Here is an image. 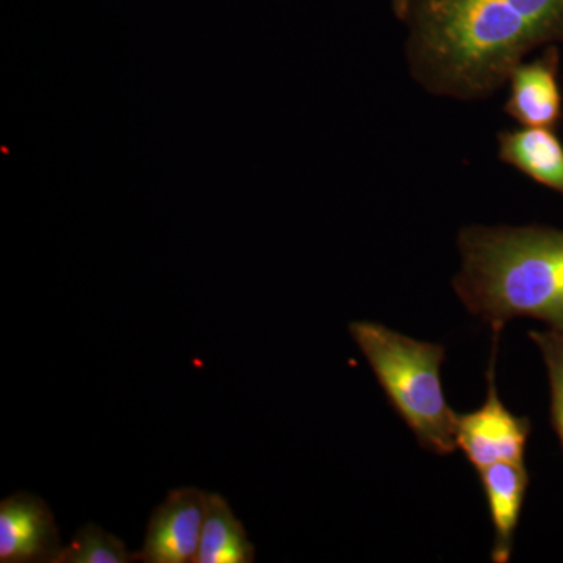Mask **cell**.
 Wrapping results in <instances>:
<instances>
[{"label": "cell", "mask_w": 563, "mask_h": 563, "mask_svg": "<svg viewBox=\"0 0 563 563\" xmlns=\"http://www.w3.org/2000/svg\"><path fill=\"white\" fill-rule=\"evenodd\" d=\"M559 46L544 47L536 58L521 62L510 74L506 113L520 128L555 129L563 117Z\"/></svg>", "instance_id": "obj_7"}, {"label": "cell", "mask_w": 563, "mask_h": 563, "mask_svg": "<svg viewBox=\"0 0 563 563\" xmlns=\"http://www.w3.org/2000/svg\"><path fill=\"white\" fill-rule=\"evenodd\" d=\"M529 339L539 347L551 390V426L563 448V332L548 331L529 332Z\"/></svg>", "instance_id": "obj_12"}, {"label": "cell", "mask_w": 563, "mask_h": 563, "mask_svg": "<svg viewBox=\"0 0 563 563\" xmlns=\"http://www.w3.org/2000/svg\"><path fill=\"white\" fill-rule=\"evenodd\" d=\"M352 340L372 366L388 402L424 450L453 454L455 410L444 396L442 365L446 350L420 342L373 321L350 324Z\"/></svg>", "instance_id": "obj_3"}, {"label": "cell", "mask_w": 563, "mask_h": 563, "mask_svg": "<svg viewBox=\"0 0 563 563\" xmlns=\"http://www.w3.org/2000/svg\"><path fill=\"white\" fill-rule=\"evenodd\" d=\"M410 76L437 98L477 102L533 52L563 46V0H396Z\"/></svg>", "instance_id": "obj_1"}, {"label": "cell", "mask_w": 563, "mask_h": 563, "mask_svg": "<svg viewBox=\"0 0 563 563\" xmlns=\"http://www.w3.org/2000/svg\"><path fill=\"white\" fill-rule=\"evenodd\" d=\"M453 287L465 309L503 331L517 318L563 332V229L470 225L457 236Z\"/></svg>", "instance_id": "obj_2"}, {"label": "cell", "mask_w": 563, "mask_h": 563, "mask_svg": "<svg viewBox=\"0 0 563 563\" xmlns=\"http://www.w3.org/2000/svg\"><path fill=\"white\" fill-rule=\"evenodd\" d=\"M495 350L493 346L485 402L473 412H455V446L476 472L495 463L525 462L526 446L532 432L529 418L510 412L499 398Z\"/></svg>", "instance_id": "obj_4"}, {"label": "cell", "mask_w": 563, "mask_h": 563, "mask_svg": "<svg viewBox=\"0 0 563 563\" xmlns=\"http://www.w3.org/2000/svg\"><path fill=\"white\" fill-rule=\"evenodd\" d=\"M477 473L492 517V562L509 563L531 477L525 462L495 463Z\"/></svg>", "instance_id": "obj_8"}, {"label": "cell", "mask_w": 563, "mask_h": 563, "mask_svg": "<svg viewBox=\"0 0 563 563\" xmlns=\"http://www.w3.org/2000/svg\"><path fill=\"white\" fill-rule=\"evenodd\" d=\"M254 544L224 496L209 493L201 544L195 563H252Z\"/></svg>", "instance_id": "obj_10"}, {"label": "cell", "mask_w": 563, "mask_h": 563, "mask_svg": "<svg viewBox=\"0 0 563 563\" xmlns=\"http://www.w3.org/2000/svg\"><path fill=\"white\" fill-rule=\"evenodd\" d=\"M555 129L518 128L498 135L499 161L563 196V143Z\"/></svg>", "instance_id": "obj_9"}, {"label": "cell", "mask_w": 563, "mask_h": 563, "mask_svg": "<svg viewBox=\"0 0 563 563\" xmlns=\"http://www.w3.org/2000/svg\"><path fill=\"white\" fill-rule=\"evenodd\" d=\"M60 532L40 496L20 492L0 503V562L57 563Z\"/></svg>", "instance_id": "obj_6"}, {"label": "cell", "mask_w": 563, "mask_h": 563, "mask_svg": "<svg viewBox=\"0 0 563 563\" xmlns=\"http://www.w3.org/2000/svg\"><path fill=\"white\" fill-rule=\"evenodd\" d=\"M140 562L125 543L101 526L88 523L74 536L69 547H63L57 563H132Z\"/></svg>", "instance_id": "obj_11"}, {"label": "cell", "mask_w": 563, "mask_h": 563, "mask_svg": "<svg viewBox=\"0 0 563 563\" xmlns=\"http://www.w3.org/2000/svg\"><path fill=\"white\" fill-rule=\"evenodd\" d=\"M209 493L199 488H177L155 507L147 523L143 548L144 563H195L199 553Z\"/></svg>", "instance_id": "obj_5"}]
</instances>
